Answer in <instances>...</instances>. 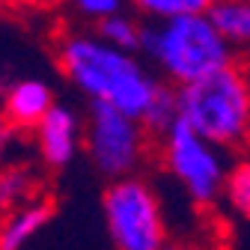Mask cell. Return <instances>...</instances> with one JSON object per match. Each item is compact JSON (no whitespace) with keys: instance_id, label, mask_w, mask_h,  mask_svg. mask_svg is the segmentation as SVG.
<instances>
[{"instance_id":"6da1fadb","label":"cell","mask_w":250,"mask_h":250,"mask_svg":"<svg viewBox=\"0 0 250 250\" xmlns=\"http://www.w3.org/2000/svg\"><path fill=\"white\" fill-rule=\"evenodd\" d=\"M57 62L66 81L89 104H107L140 116L143 122L170 89L140 51H125L107 42L96 27L69 30L60 36Z\"/></svg>"},{"instance_id":"7a4b0ae2","label":"cell","mask_w":250,"mask_h":250,"mask_svg":"<svg viewBox=\"0 0 250 250\" xmlns=\"http://www.w3.org/2000/svg\"><path fill=\"white\" fill-rule=\"evenodd\" d=\"M140 54L170 86L194 83L238 60L208 12L146 21Z\"/></svg>"},{"instance_id":"3957f363","label":"cell","mask_w":250,"mask_h":250,"mask_svg":"<svg viewBox=\"0 0 250 250\" xmlns=\"http://www.w3.org/2000/svg\"><path fill=\"white\" fill-rule=\"evenodd\" d=\"M176 113L185 125L224 149L250 140V72L241 62L217 69L194 83L176 86Z\"/></svg>"},{"instance_id":"277c9868","label":"cell","mask_w":250,"mask_h":250,"mask_svg":"<svg viewBox=\"0 0 250 250\" xmlns=\"http://www.w3.org/2000/svg\"><path fill=\"white\" fill-rule=\"evenodd\" d=\"M158 137V158L167 176L182 188V194L194 206H214L224 200L229 179V149L211 143L191 125L176 119Z\"/></svg>"},{"instance_id":"5b68a950","label":"cell","mask_w":250,"mask_h":250,"mask_svg":"<svg viewBox=\"0 0 250 250\" xmlns=\"http://www.w3.org/2000/svg\"><path fill=\"white\" fill-rule=\"evenodd\" d=\"M102 214L113 250H167V214L158 191L140 173L110 179L102 194Z\"/></svg>"},{"instance_id":"8992f818","label":"cell","mask_w":250,"mask_h":250,"mask_svg":"<svg viewBox=\"0 0 250 250\" xmlns=\"http://www.w3.org/2000/svg\"><path fill=\"white\" fill-rule=\"evenodd\" d=\"M152 137V128L140 116H131L107 104H89L83 152L104 179L140 173Z\"/></svg>"},{"instance_id":"52a82bcc","label":"cell","mask_w":250,"mask_h":250,"mask_svg":"<svg viewBox=\"0 0 250 250\" xmlns=\"http://www.w3.org/2000/svg\"><path fill=\"white\" fill-rule=\"evenodd\" d=\"M36 152L39 158L51 167V170H62L69 167L78 152L83 149V137H86V119H81V113L72 104L57 102L51 107V113L36 125Z\"/></svg>"},{"instance_id":"ba28073f","label":"cell","mask_w":250,"mask_h":250,"mask_svg":"<svg viewBox=\"0 0 250 250\" xmlns=\"http://www.w3.org/2000/svg\"><path fill=\"white\" fill-rule=\"evenodd\" d=\"M57 104L54 86L45 78L36 75H24L6 83L3 92V113H6V125L18 131H36V125L51 113V107Z\"/></svg>"},{"instance_id":"9c48e42d","label":"cell","mask_w":250,"mask_h":250,"mask_svg":"<svg viewBox=\"0 0 250 250\" xmlns=\"http://www.w3.org/2000/svg\"><path fill=\"white\" fill-rule=\"evenodd\" d=\"M54 206L45 200H24L12 206L0 229V250H24L51 221Z\"/></svg>"},{"instance_id":"30bf717a","label":"cell","mask_w":250,"mask_h":250,"mask_svg":"<svg viewBox=\"0 0 250 250\" xmlns=\"http://www.w3.org/2000/svg\"><path fill=\"white\" fill-rule=\"evenodd\" d=\"M208 15L238 57H250V0H214Z\"/></svg>"},{"instance_id":"8fae6325","label":"cell","mask_w":250,"mask_h":250,"mask_svg":"<svg viewBox=\"0 0 250 250\" xmlns=\"http://www.w3.org/2000/svg\"><path fill=\"white\" fill-rule=\"evenodd\" d=\"M96 30L113 45L125 48V51H143V36H146V18H140L134 9H122L110 18H104L102 24H96Z\"/></svg>"},{"instance_id":"7c38bea8","label":"cell","mask_w":250,"mask_h":250,"mask_svg":"<svg viewBox=\"0 0 250 250\" xmlns=\"http://www.w3.org/2000/svg\"><path fill=\"white\" fill-rule=\"evenodd\" d=\"M224 203L238 217L250 221V155H241L238 161H232L227 191H224Z\"/></svg>"},{"instance_id":"4fadbf2b","label":"cell","mask_w":250,"mask_h":250,"mask_svg":"<svg viewBox=\"0 0 250 250\" xmlns=\"http://www.w3.org/2000/svg\"><path fill=\"white\" fill-rule=\"evenodd\" d=\"M128 3L140 18L161 21V18H176L188 12H208L214 0H128Z\"/></svg>"},{"instance_id":"5bb4252c","label":"cell","mask_w":250,"mask_h":250,"mask_svg":"<svg viewBox=\"0 0 250 250\" xmlns=\"http://www.w3.org/2000/svg\"><path fill=\"white\" fill-rule=\"evenodd\" d=\"M66 3L83 24H92V27L122 9H131L128 0H66Z\"/></svg>"},{"instance_id":"9a60e30c","label":"cell","mask_w":250,"mask_h":250,"mask_svg":"<svg viewBox=\"0 0 250 250\" xmlns=\"http://www.w3.org/2000/svg\"><path fill=\"white\" fill-rule=\"evenodd\" d=\"M30 185H33V179H30V173L24 167H6L3 170V179H0V200H3V206H18L30 197Z\"/></svg>"},{"instance_id":"2e32d148","label":"cell","mask_w":250,"mask_h":250,"mask_svg":"<svg viewBox=\"0 0 250 250\" xmlns=\"http://www.w3.org/2000/svg\"><path fill=\"white\" fill-rule=\"evenodd\" d=\"M167 250H191L188 244H167Z\"/></svg>"},{"instance_id":"e0dca14e","label":"cell","mask_w":250,"mask_h":250,"mask_svg":"<svg viewBox=\"0 0 250 250\" xmlns=\"http://www.w3.org/2000/svg\"><path fill=\"white\" fill-rule=\"evenodd\" d=\"M247 72H250V66H247Z\"/></svg>"}]
</instances>
